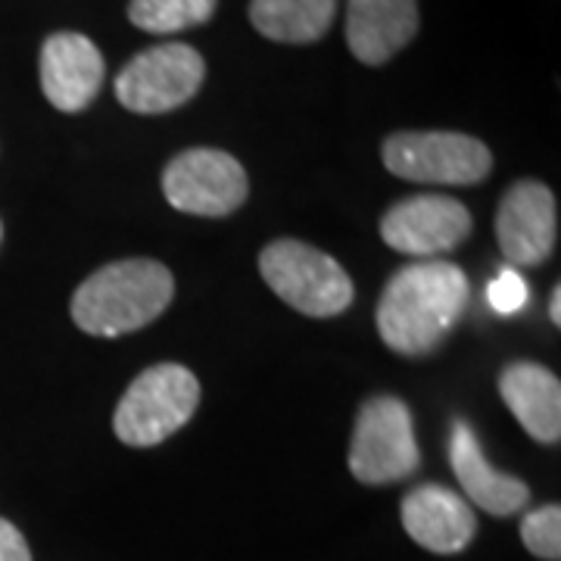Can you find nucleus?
I'll use <instances>...</instances> for the list:
<instances>
[{"label": "nucleus", "instance_id": "9b49d317", "mask_svg": "<svg viewBox=\"0 0 561 561\" xmlns=\"http://www.w3.org/2000/svg\"><path fill=\"white\" fill-rule=\"evenodd\" d=\"M106 62L98 44L79 32H57L41 47V91L60 113H81L101 94Z\"/></svg>", "mask_w": 561, "mask_h": 561}, {"label": "nucleus", "instance_id": "f03ea898", "mask_svg": "<svg viewBox=\"0 0 561 561\" xmlns=\"http://www.w3.org/2000/svg\"><path fill=\"white\" fill-rule=\"evenodd\" d=\"M175 297L172 272L153 260H122L103 265L72 294V319L84 334L122 337L147 328Z\"/></svg>", "mask_w": 561, "mask_h": 561}, {"label": "nucleus", "instance_id": "423d86ee", "mask_svg": "<svg viewBox=\"0 0 561 561\" xmlns=\"http://www.w3.org/2000/svg\"><path fill=\"white\" fill-rule=\"evenodd\" d=\"M350 471L368 486H383L419 471V440L409 405L397 397H375L359 409L350 440Z\"/></svg>", "mask_w": 561, "mask_h": 561}, {"label": "nucleus", "instance_id": "a211bd4d", "mask_svg": "<svg viewBox=\"0 0 561 561\" xmlns=\"http://www.w3.org/2000/svg\"><path fill=\"white\" fill-rule=\"evenodd\" d=\"M524 546L546 561L561 559V508L559 505H540L527 512L522 522Z\"/></svg>", "mask_w": 561, "mask_h": 561}, {"label": "nucleus", "instance_id": "6e6552de", "mask_svg": "<svg viewBox=\"0 0 561 561\" xmlns=\"http://www.w3.org/2000/svg\"><path fill=\"white\" fill-rule=\"evenodd\" d=\"M162 194L187 216L221 219L241 209L250 194L247 169L225 150H184L162 172Z\"/></svg>", "mask_w": 561, "mask_h": 561}, {"label": "nucleus", "instance_id": "f257e3e1", "mask_svg": "<svg viewBox=\"0 0 561 561\" xmlns=\"http://www.w3.org/2000/svg\"><path fill=\"white\" fill-rule=\"evenodd\" d=\"M471 297L456 262L421 260L400 268L378 302L381 341L400 356H427L461 319Z\"/></svg>", "mask_w": 561, "mask_h": 561}, {"label": "nucleus", "instance_id": "39448f33", "mask_svg": "<svg viewBox=\"0 0 561 561\" xmlns=\"http://www.w3.org/2000/svg\"><path fill=\"white\" fill-rule=\"evenodd\" d=\"M206 79V60L191 44L169 41L135 54L116 76V101L140 113L162 116L201 94Z\"/></svg>", "mask_w": 561, "mask_h": 561}, {"label": "nucleus", "instance_id": "dca6fc26", "mask_svg": "<svg viewBox=\"0 0 561 561\" xmlns=\"http://www.w3.org/2000/svg\"><path fill=\"white\" fill-rule=\"evenodd\" d=\"M337 16V0H250V22L278 44H316Z\"/></svg>", "mask_w": 561, "mask_h": 561}, {"label": "nucleus", "instance_id": "4468645a", "mask_svg": "<svg viewBox=\"0 0 561 561\" xmlns=\"http://www.w3.org/2000/svg\"><path fill=\"white\" fill-rule=\"evenodd\" d=\"M449 461H453V471L459 478L465 496L483 512H490L496 518H508V515H518L524 505L530 502L527 483L496 471L486 461L481 443H478L474 431L465 421H456V427H453Z\"/></svg>", "mask_w": 561, "mask_h": 561}, {"label": "nucleus", "instance_id": "0eeeda50", "mask_svg": "<svg viewBox=\"0 0 561 561\" xmlns=\"http://www.w3.org/2000/svg\"><path fill=\"white\" fill-rule=\"evenodd\" d=\"M383 165L419 184H481L493 169V153L461 131H397L383 140Z\"/></svg>", "mask_w": 561, "mask_h": 561}, {"label": "nucleus", "instance_id": "6ab92c4d", "mask_svg": "<svg viewBox=\"0 0 561 561\" xmlns=\"http://www.w3.org/2000/svg\"><path fill=\"white\" fill-rule=\"evenodd\" d=\"M527 297H530L527 280L518 272H512V268L500 272L496 278L490 280V287H486V300H490V306L500 316H515L518 309L527 306Z\"/></svg>", "mask_w": 561, "mask_h": 561}, {"label": "nucleus", "instance_id": "ddd939ff", "mask_svg": "<svg viewBox=\"0 0 561 561\" xmlns=\"http://www.w3.org/2000/svg\"><path fill=\"white\" fill-rule=\"evenodd\" d=\"M419 0H350L346 47L365 66H383L419 35Z\"/></svg>", "mask_w": 561, "mask_h": 561}, {"label": "nucleus", "instance_id": "f8f14e48", "mask_svg": "<svg viewBox=\"0 0 561 561\" xmlns=\"http://www.w3.org/2000/svg\"><path fill=\"white\" fill-rule=\"evenodd\" d=\"M402 527L427 552L456 556L474 540L478 518L459 493L440 483H424L402 500Z\"/></svg>", "mask_w": 561, "mask_h": 561}, {"label": "nucleus", "instance_id": "7ed1b4c3", "mask_svg": "<svg viewBox=\"0 0 561 561\" xmlns=\"http://www.w3.org/2000/svg\"><path fill=\"white\" fill-rule=\"evenodd\" d=\"M201 405V381L191 368L162 362L147 368L116 405L113 431L125 446H157L181 431Z\"/></svg>", "mask_w": 561, "mask_h": 561}, {"label": "nucleus", "instance_id": "412c9836", "mask_svg": "<svg viewBox=\"0 0 561 561\" xmlns=\"http://www.w3.org/2000/svg\"><path fill=\"white\" fill-rule=\"evenodd\" d=\"M549 319H552V324H561V287H559V284L552 287V300H549Z\"/></svg>", "mask_w": 561, "mask_h": 561}, {"label": "nucleus", "instance_id": "f3484780", "mask_svg": "<svg viewBox=\"0 0 561 561\" xmlns=\"http://www.w3.org/2000/svg\"><path fill=\"white\" fill-rule=\"evenodd\" d=\"M219 0H131L128 20L150 35H175L213 20Z\"/></svg>", "mask_w": 561, "mask_h": 561}, {"label": "nucleus", "instance_id": "20e7f679", "mask_svg": "<svg viewBox=\"0 0 561 561\" xmlns=\"http://www.w3.org/2000/svg\"><path fill=\"white\" fill-rule=\"evenodd\" d=\"M260 272L265 284L278 294L290 309L312 319H331L350 309L356 297L353 280L334 256L302 241L268 243L260 256Z\"/></svg>", "mask_w": 561, "mask_h": 561}, {"label": "nucleus", "instance_id": "9d476101", "mask_svg": "<svg viewBox=\"0 0 561 561\" xmlns=\"http://www.w3.org/2000/svg\"><path fill=\"white\" fill-rule=\"evenodd\" d=\"M556 238L559 209L552 191L534 179L512 184L496 213V241L505 260L515 265H540L556 250Z\"/></svg>", "mask_w": 561, "mask_h": 561}, {"label": "nucleus", "instance_id": "2eb2a0df", "mask_svg": "<svg viewBox=\"0 0 561 561\" xmlns=\"http://www.w3.org/2000/svg\"><path fill=\"white\" fill-rule=\"evenodd\" d=\"M500 393L512 415L537 443H559L561 383L537 362H512L500 375Z\"/></svg>", "mask_w": 561, "mask_h": 561}, {"label": "nucleus", "instance_id": "1a4fd4ad", "mask_svg": "<svg viewBox=\"0 0 561 561\" xmlns=\"http://www.w3.org/2000/svg\"><path fill=\"white\" fill-rule=\"evenodd\" d=\"M471 234V213L465 203L440 194H421L393 203L381 219V238L387 247L405 256L434 260L449 253Z\"/></svg>", "mask_w": 561, "mask_h": 561}, {"label": "nucleus", "instance_id": "aec40b11", "mask_svg": "<svg viewBox=\"0 0 561 561\" xmlns=\"http://www.w3.org/2000/svg\"><path fill=\"white\" fill-rule=\"evenodd\" d=\"M0 561H32L28 542L20 534V527L0 518Z\"/></svg>", "mask_w": 561, "mask_h": 561}]
</instances>
